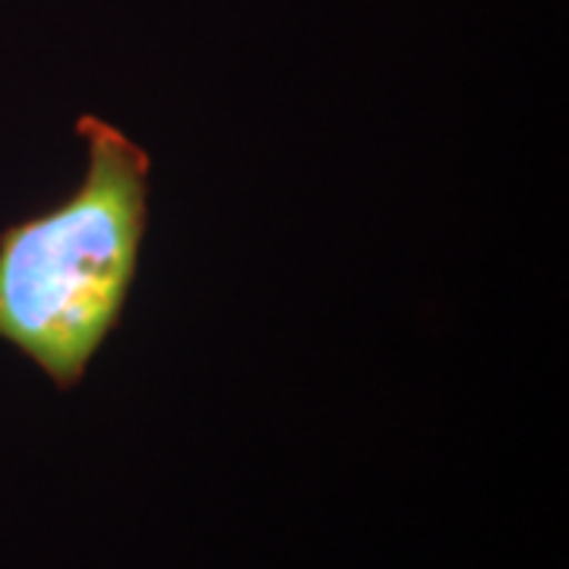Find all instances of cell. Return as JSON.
<instances>
[{"label": "cell", "mask_w": 569, "mask_h": 569, "mask_svg": "<svg viewBox=\"0 0 569 569\" xmlns=\"http://www.w3.org/2000/svg\"><path fill=\"white\" fill-rule=\"evenodd\" d=\"M77 130L89 152L80 187L0 231V339L61 389L80 383L121 320L149 209L146 149L92 114Z\"/></svg>", "instance_id": "1"}]
</instances>
